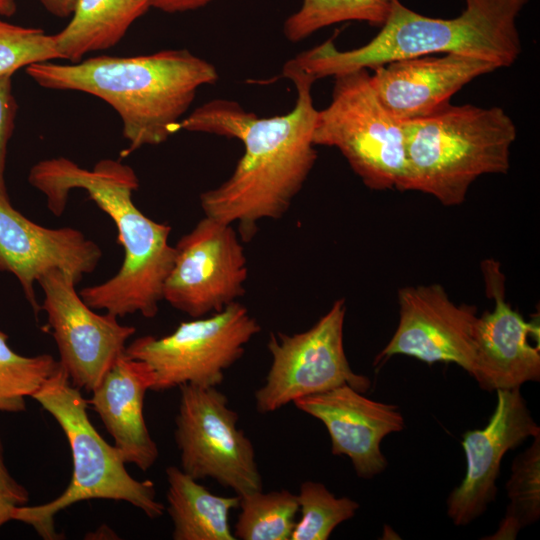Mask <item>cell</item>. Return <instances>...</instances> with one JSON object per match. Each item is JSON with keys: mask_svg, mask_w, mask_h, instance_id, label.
Instances as JSON below:
<instances>
[{"mask_svg": "<svg viewBox=\"0 0 540 540\" xmlns=\"http://www.w3.org/2000/svg\"><path fill=\"white\" fill-rule=\"evenodd\" d=\"M282 75L297 90L296 103L286 114L260 118L235 101L216 99L197 115L202 133L238 139L244 145L230 177L199 197L204 215L237 224L242 241L254 237L261 220L279 219L288 211L317 159L315 80L287 63Z\"/></svg>", "mask_w": 540, "mask_h": 540, "instance_id": "cell-1", "label": "cell"}, {"mask_svg": "<svg viewBox=\"0 0 540 540\" xmlns=\"http://www.w3.org/2000/svg\"><path fill=\"white\" fill-rule=\"evenodd\" d=\"M28 182L45 196L47 208L55 216L65 211L71 191H86L117 228L124 253L122 265L113 277L82 288L79 294L84 302L116 317L139 313L154 318L175 248L169 243L171 227L152 220L133 202V192L139 188L135 171L113 159H102L86 169L60 156L33 165Z\"/></svg>", "mask_w": 540, "mask_h": 540, "instance_id": "cell-2", "label": "cell"}, {"mask_svg": "<svg viewBox=\"0 0 540 540\" xmlns=\"http://www.w3.org/2000/svg\"><path fill=\"white\" fill-rule=\"evenodd\" d=\"M39 86L73 90L108 103L122 121L127 156L159 145L178 132V124L199 88L219 78L216 67L187 49H168L132 57L96 56L73 64L51 61L26 67Z\"/></svg>", "mask_w": 540, "mask_h": 540, "instance_id": "cell-3", "label": "cell"}, {"mask_svg": "<svg viewBox=\"0 0 540 540\" xmlns=\"http://www.w3.org/2000/svg\"><path fill=\"white\" fill-rule=\"evenodd\" d=\"M464 1L465 9L458 17L443 19L421 15L400 0H390L386 21L365 45L341 51L330 39L286 63L315 81L431 53L475 57L499 68L513 65L522 52L516 18L530 0Z\"/></svg>", "mask_w": 540, "mask_h": 540, "instance_id": "cell-4", "label": "cell"}, {"mask_svg": "<svg viewBox=\"0 0 540 540\" xmlns=\"http://www.w3.org/2000/svg\"><path fill=\"white\" fill-rule=\"evenodd\" d=\"M407 191L458 206L480 176L505 174L516 126L501 107L444 105L434 113L402 122Z\"/></svg>", "mask_w": 540, "mask_h": 540, "instance_id": "cell-5", "label": "cell"}, {"mask_svg": "<svg viewBox=\"0 0 540 540\" xmlns=\"http://www.w3.org/2000/svg\"><path fill=\"white\" fill-rule=\"evenodd\" d=\"M32 398L63 430L72 453L73 473L62 494L44 504L16 507L12 520L32 526L43 539L54 540L61 538L55 530V516L84 500L125 501L151 519L163 515L165 506L156 499L154 483L139 481L128 473L117 448L108 444L90 422L87 400L61 365Z\"/></svg>", "mask_w": 540, "mask_h": 540, "instance_id": "cell-6", "label": "cell"}, {"mask_svg": "<svg viewBox=\"0 0 540 540\" xmlns=\"http://www.w3.org/2000/svg\"><path fill=\"white\" fill-rule=\"evenodd\" d=\"M313 143L337 148L366 187L407 191L402 122L380 103L367 69L334 77L331 101L317 112Z\"/></svg>", "mask_w": 540, "mask_h": 540, "instance_id": "cell-7", "label": "cell"}, {"mask_svg": "<svg viewBox=\"0 0 540 540\" xmlns=\"http://www.w3.org/2000/svg\"><path fill=\"white\" fill-rule=\"evenodd\" d=\"M260 330L256 318L235 301L209 317L181 322L168 335L138 337L126 346L125 354L151 366L152 391L183 384L217 387Z\"/></svg>", "mask_w": 540, "mask_h": 540, "instance_id": "cell-8", "label": "cell"}, {"mask_svg": "<svg viewBox=\"0 0 540 540\" xmlns=\"http://www.w3.org/2000/svg\"><path fill=\"white\" fill-rule=\"evenodd\" d=\"M175 417L180 468L196 480L211 478L236 495L262 490L254 446L238 413L217 387L183 384Z\"/></svg>", "mask_w": 540, "mask_h": 540, "instance_id": "cell-9", "label": "cell"}, {"mask_svg": "<svg viewBox=\"0 0 540 540\" xmlns=\"http://www.w3.org/2000/svg\"><path fill=\"white\" fill-rule=\"evenodd\" d=\"M345 300H336L311 328L304 332L269 335L272 361L264 384L256 390L260 413L277 411L296 400L343 384L365 393L371 382L355 373L346 357L343 329Z\"/></svg>", "mask_w": 540, "mask_h": 540, "instance_id": "cell-10", "label": "cell"}, {"mask_svg": "<svg viewBox=\"0 0 540 540\" xmlns=\"http://www.w3.org/2000/svg\"><path fill=\"white\" fill-rule=\"evenodd\" d=\"M233 225L204 216L176 245L163 300L191 318L216 313L244 295L247 258Z\"/></svg>", "mask_w": 540, "mask_h": 540, "instance_id": "cell-11", "label": "cell"}, {"mask_svg": "<svg viewBox=\"0 0 540 540\" xmlns=\"http://www.w3.org/2000/svg\"><path fill=\"white\" fill-rule=\"evenodd\" d=\"M37 283L43 291L41 310L47 315L59 364L75 387L92 392L125 352L136 328L89 307L76 291L78 281L71 273L52 269Z\"/></svg>", "mask_w": 540, "mask_h": 540, "instance_id": "cell-12", "label": "cell"}, {"mask_svg": "<svg viewBox=\"0 0 540 540\" xmlns=\"http://www.w3.org/2000/svg\"><path fill=\"white\" fill-rule=\"evenodd\" d=\"M398 304L397 328L375 364L406 355L429 365L454 363L471 373L478 320L475 306L455 304L439 284L403 287Z\"/></svg>", "mask_w": 540, "mask_h": 540, "instance_id": "cell-13", "label": "cell"}, {"mask_svg": "<svg viewBox=\"0 0 540 540\" xmlns=\"http://www.w3.org/2000/svg\"><path fill=\"white\" fill-rule=\"evenodd\" d=\"M495 409L482 429L466 431L462 447L466 472L447 498V515L457 526L480 517L497 494L505 454L540 433L520 389L497 390Z\"/></svg>", "mask_w": 540, "mask_h": 540, "instance_id": "cell-14", "label": "cell"}, {"mask_svg": "<svg viewBox=\"0 0 540 540\" xmlns=\"http://www.w3.org/2000/svg\"><path fill=\"white\" fill-rule=\"evenodd\" d=\"M486 292L495 302L492 311L478 317L474 334V360L470 375L488 392L516 389L540 380L539 346L529 339L539 327L505 299V277L499 264L485 260L481 265Z\"/></svg>", "mask_w": 540, "mask_h": 540, "instance_id": "cell-15", "label": "cell"}, {"mask_svg": "<svg viewBox=\"0 0 540 540\" xmlns=\"http://www.w3.org/2000/svg\"><path fill=\"white\" fill-rule=\"evenodd\" d=\"M102 255L101 247L82 231L39 225L0 200V271L17 278L36 316L41 305L34 286L46 272L61 269L79 282L94 272Z\"/></svg>", "mask_w": 540, "mask_h": 540, "instance_id": "cell-16", "label": "cell"}, {"mask_svg": "<svg viewBox=\"0 0 540 540\" xmlns=\"http://www.w3.org/2000/svg\"><path fill=\"white\" fill-rule=\"evenodd\" d=\"M293 404L323 423L331 439L332 454L348 457L363 479H371L386 469L388 462L380 444L387 435L405 427L396 405L372 400L347 384Z\"/></svg>", "mask_w": 540, "mask_h": 540, "instance_id": "cell-17", "label": "cell"}, {"mask_svg": "<svg viewBox=\"0 0 540 540\" xmlns=\"http://www.w3.org/2000/svg\"><path fill=\"white\" fill-rule=\"evenodd\" d=\"M497 69L490 61L461 54L419 56L376 67L370 83L385 110L404 122L434 113L470 81Z\"/></svg>", "mask_w": 540, "mask_h": 540, "instance_id": "cell-18", "label": "cell"}, {"mask_svg": "<svg viewBox=\"0 0 540 540\" xmlns=\"http://www.w3.org/2000/svg\"><path fill=\"white\" fill-rule=\"evenodd\" d=\"M155 383V373L145 361L120 355L87 400L99 415L125 463L142 471L159 457L156 442L144 419V397Z\"/></svg>", "mask_w": 540, "mask_h": 540, "instance_id": "cell-19", "label": "cell"}, {"mask_svg": "<svg viewBox=\"0 0 540 540\" xmlns=\"http://www.w3.org/2000/svg\"><path fill=\"white\" fill-rule=\"evenodd\" d=\"M150 8L151 0H78L69 23L53 35L59 58L78 63L117 45Z\"/></svg>", "mask_w": 540, "mask_h": 540, "instance_id": "cell-20", "label": "cell"}, {"mask_svg": "<svg viewBox=\"0 0 540 540\" xmlns=\"http://www.w3.org/2000/svg\"><path fill=\"white\" fill-rule=\"evenodd\" d=\"M166 510L173 523L174 540H235L229 515L240 497L211 493L177 466L166 469Z\"/></svg>", "mask_w": 540, "mask_h": 540, "instance_id": "cell-21", "label": "cell"}, {"mask_svg": "<svg viewBox=\"0 0 540 540\" xmlns=\"http://www.w3.org/2000/svg\"><path fill=\"white\" fill-rule=\"evenodd\" d=\"M512 463L506 484L509 504L495 533L483 539L514 540L540 517V433Z\"/></svg>", "mask_w": 540, "mask_h": 540, "instance_id": "cell-22", "label": "cell"}, {"mask_svg": "<svg viewBox=\"0 0 540 540\" xmlns=\"http://www.w3.org/2000/svg\"><path fill=\"white\" fill-rule=\"evenodd\" d=\"M240 497L233 534L241 540H290L299 512L297 495L282 489Z\"/></svg>", "mask_w": 540, "mask_h": 540, "instance_id": "cell-23", "label": "cell"}, {"mask_svg": "<svg viewBox=\"0 0 540 540\" xmlns=\"http://www.w3.org/2000/svg\"><path fill=\"white\" fill-rule=\"evenodd\" d=\"M390 5V0H302L300 8L285 19L283 33L296 43L324 27L346 21L382 26Z\"/></svg>", "mask_w": 540, "mask_h": 540, "instance_id": "cell-24", "label": "cell"}, {"mask_svg": "<svg viewBox=\"0 0 540 540\" xmlns=\"http://www.w3.org/2000/svg\"><path fill=\"white\" fill-rule=\"evenodd\" d=\"M59 367L49 354L16 353L8 345V335L0 330V411H24L25 398L32 397Z\"/></svg>", "mask_w": 540, "mask_h": 540, "instance_id": "cell-25", "label": "cell"}, {"mask_svg": "<svg viewBox=\"0 0 540 540\" xmlns=\"http://www.w3.org/2000/svg\"><path fill=\"white\" fill-rule=\"evenodd\" d=\"M300 518L290 540H327L342 522L354 517L359 503L349 497H336L327 487L307 480L296 494Z\"/></svg>", "mask_w": 540, "mask_h": 540, "instance_id": "cell-26", "label": "cell"}, {"mask_svg": "<svg viewBox=\"0 0 540 540\" xmlns=\"http://www.w3.org/2000/svg\"><path fill=\"white\" fill-rule=\"evenodd\" d=\"M60 59L53 35L0 19V77L29 65Z\"/></svg>", "mask_w": 540, "mask_h": 540, "instance_id": "cell-27", "label": "cell"}, {"mask_svg": "<svg viewBox=\"0 0 540 540\" xmlns=\"http://www.w3.org/2000/svg\"><path fill=\"white\" fill-rule=\"evenodd\" d=\"M16 112L12 76H2L0 77V200L4 202H10L5 181V166L7 145L13 133Z\"/></svg>", "mask_w": 540, "mask_h": 540, "instance_id": "cell-28", "label": "cell"}, {"mask_svg": "<svg viewBox=\"0 0 540 540\" xmlns=\"http://www.w3.org/2000/svg\"><path fill=\"white\" fill-rule=\"evenodd\" d=\"M29 502L28 490L10 474L4 460V450L0 439V527L12 520L16 507Z\"/></svg>", "mask_w": 540, "mask_h": 540, "instance_id": "cell-29", "label": "cell"}, {"mask_svg": "<svg viewBox=\"0 0 540 540\" xmlns=\"http://www.w3.org/2000/svg\"><path fill=\"white\" fill-rule=\"evenodd\" d=\"M215 0H151V7L164 13L174 14L203 8Z\"/></svg>", "mask_w": 540, "mask_h": 540, "instance_id": "cell-30", "label": "cell"}, {"mask_svg": "<svg viewBox=\"0 0 540 540\" xmlns=\"http://www.w3.org/2000/svg\"><path fill=\"white\" fill-rule=\"evenodd\" d=\"M78 0H40L43 7L52 15L65 18L72 15Z\"/></svg>", "mask_w": 540, "mask_h": 540, "instance_id": "cell-31", "label": "cell"}, {"mask_svg": "<svg viewBox=\"0 0 540 540\" xmlns=\"http://www.w3.org/2000/svg\"><path fill=\"white\" fill-rule=\"evenodd\" d=\"M16 0H0V16L11 17L16 13Z\"/></svg>", "mask_w": 540, "mask_h": 540, "instance_id": "cell-32", "label": "cell"}]
</instances>
